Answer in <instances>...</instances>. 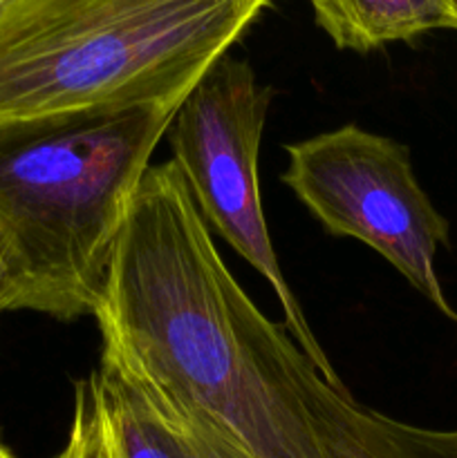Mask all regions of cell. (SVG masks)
<instances>
[{
	"label": "cell",
	"instance_id": "7",
	"mask_svg": "<svg viewBox=\"0 0 457 458\" xmlns=\"http://www.w3.org/2000/svg\"><path fill=\"white\" fill-rule=\"evenodd\" d=\"M309 4L336 47L361 54L435 30H457L444 0H309Z\"/></svg>",
	"mask_w": 457,
	"mask_h": 458
},
{
	"label": "cell",
	"instance_id": "2",
	"mask_svg": "<svg viewBox=\"0 0 457 458\" xmlns=\"http://www.w3.org/2000/svg\"><path fill=\"white\" fill-rule=\"evenodd\" d=\"M177 110L0 123V311L94 318L130 199Z\"/></svg>",
	"mask_w": 457,
	"mask_h": 458
},
{
	"label": "cell",
	"instance_id": "10",
	"mask_svg": "<svg viewBox=\"0 0 457 458\" xmlns=\"http://www.w3.org/2000/svg\"><path fill=\"white\" fill-rule=\"evenodd\" d=\"M444 3H446V7L451 9L453 18H455V22H457V0H444Z\"/></svg>",
	"mask_w": 457,
	"mask_h": 458
},
{
	"label": "cell",
	"instance_id": "6",
	"mask_svg": "<svg viewBox=\"0 0 457 458\" xmlns=\"http://www.w3.org/2000/svg\"><path fill=\"white\" fill-rule=\"evenodd\" d=\"M94 374L112 458H249L202 416L112 358L101 353Z\"/></svg>",
	"mask_w": 457,
	"mask_h": 458
},
{
	"label": "cell",
	"instance_id": "3",
	"mask_svg": "<svg viewBox=\"0 0 457 458\" xmlns=\"http://www.w3.org/2000/svg\"><path fill=\"white\" fill-rule=\"evenodd\" d=\"M272 0H0V123L179 107Z\"/></svg>",
	"mask_w": 457,
	"mask_h": 458
},
{
	"label": "cell",
	"instance_id": "1",
	"mask_svg": "<svg viewBox=\"0 0 457 458\" xmlns=\"http://www.w3.org/2000/svg\"><path fill=\"white\" fill-rule=\"evenodd\" d=\"M94 320L101 353L249 458H457V432L361 405L251 302L173 159L130 199Z\"/></svg>",
	"mask_w": 457,
	"mask_h": 458
},
{
	"label": "cell",
	"instance_id": "11",
	"mask_svg": "<svg viewBox=\"0 0 457 458\" xmlns=\"http://www.w3.org/2000/svg\"><path fill=\"white\" fill-rule=\"evenodd\" d=\"M54 458H65V452H61V454H56Z\"/></svg>",
	"mask_w": 457,
	"mask_h": 458
},
{
	"label": "cell",
	"instance_id": "5",
	"mask_svg": "<svg viewBox=\"0 0 457 458\" xmlns=\"http://www.w3.org/2000/svg\"><path fill=\"white\" fill-rule=\"evenodd\" d=\"M285 152L282 183L323 228L376 250L457 325L435 271L451 226L417 182L408 146L349 123L289 143Z\"/></svg>",
	"mask_w": 457,
	"mask_h": 458
},
{
	"label": "cell",
	"instance_id": "8",
	"mask_svg": "<svg viewBox=\"0 0 457 458\" xmlns=\"http://www.w3.org/2000/svg\"><path fill=\"white\" fill-rule=\"evenodd\" d=\"M63 452L65 458H112L94 371L74 385V416Z\"/></svg>",
	"mask_w": 457,
	"mask_h": 458
},
{
	"label": "cell",
	"instance_id": "4",
	"mask_svg": "<svg viewBox=\"0 0 457 458\" xmlns=\"http://www.w3.org/2000/svg\"><path fill=\"white\" fill-rule=\"evenodd\" d=\"M273 88L245 61L224 56L184 98L170 123V150L209 231L218 233L278 295L285 327L330 383H341L291 293L269 237L258 186V155Z\"/></svg>",
	"mask_w": 457,
	"mask_h": 458
},
{
	"label": "cell",
	"instance_id": "9",
	"mask_svg": "<svg viewBox=\"0 0 457 458\" xmlns=\"http://www.w3.org/2000/svg\"><path fill=\"white\" fill-rule=\"evenodd\" d=\"M0 458H16V456H13V452L9 450V447L4 445L3 441H0Z\"/></svg>",
	"mask_w": 457,
	"mask_h": 458
}]
</instances>
